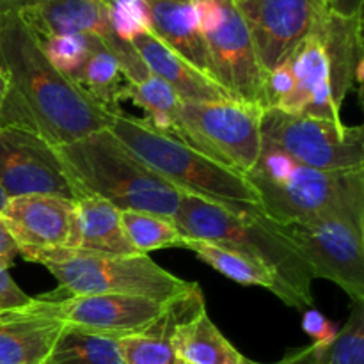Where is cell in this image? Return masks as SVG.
I'll return each mask as SVG.
<instances>
[{
	"label": "cell",
	"mask_w": 364,
	"mask_h": 364,
	"mask_svg": "<svg viewBox=\"0 0 364 364\" xmlns=\"http://www.w3.org/2000/svg\"><path fill=\"white\" fill-rule=\"evenodd\" d=\"M148 4L151 11V34L156 36L176 55L187 60L191 66L210 77L208 46L199 32L192 0L188 2L148 0Z\"/></svg>",
	"instance_id": "ffe728a7"
},
{
	"label": "cell",
	"mask_w": 364,
	"mask_h": 364,
	"mask_svg": "<svg viewBox=\"0 0 364 364\" xmlns=\"http://www.w3.org/2000/svg\"><path fill=\"white\" fill-rule=\"evenodd\" d=\"M272 228L299 252L315 279L331 281L352 302H364V223L322 217L304 223H272Z\"/></svg>",
	"instance_id": "ba28073f"
},
{
	"label": "cell",
	"mask_w": 364,
	"mask_h": 364,
	"mask_svg": "<svg viewBox=\"0 0 364 364\" xmlns=\"http://www.w3.org/2000/svg\"><path fill=\"white\" fill-rule=\"evenodd\" d=\"M0 68L7 77L2 127L31 130L52 146L109 127L112 116L52 66L18 11L0 13Z\"/></svg>",
	"instance_id": "6da1fadb"
},
{
	"label": "cell",
	"mask_w": 364,
	"mask_h": 364,
	"mask_svg": "<svg viewBox=\"0 0 364 364\" xmlns=\"http://www.w3.org/2000/svg\"><path fill=\"white\" fill-rule=\"evenodd\" d=\"M315 354L316 348L315 345H308V347L297 348V350H291L276 364H315Z\"/></svg>",
	"instance_id": "836d02e7"
},
{
	"label": "cell",
	"mask_w": 364,
	"mask_h": 364,
	"mask_svg": "<svg viewBox=\"0 0 364 364\" xmlns=\"http://www.w3.org/2000/svg\"><path fill=\"white\" fill-rule=\"evenodd\" d=\"M174 354L187 364H244L245 359L217 329L206 309L178 327Z\"/></svg>",
	"instance_id": "7402d4cb"
},
{
	"label": "cell",
	"mask_w": 364,
	"mask_h": 364,
	"mask_svg": "<svg viewBox=\"0 0 364 364\" xmlns=\"http://www.w3.org/2000/svg\"><path fill=\"white\" fill-rule=\"evenodd\" d=\"M124 100H132L135 105H139L148 114L144 121L149 127L162 134L174 135V128H176L174 127V114H176L180 98L166 82L160 80L155 75L146 78L141 84L124 82L119 92V102H124Z\"/></svg>",
	"instance_id": "4316f807"
},
{
	"label": "cell",
	"mask_w": 364,
	"mask_h": 364,
	"mask_svg": "<svg viewBox=\"0 0 364 364\" xmlns=\"http://www.w3.org/2000/svg\"><path fill=\"white\" fill-rule=\"evenodd\" d=\"M18 256H20V247H18L16 240L9 233L2 215H0V265L9 269V267H13L14 259Z\"/></svg>",
	"instance_id": "d6a6232c"
},
{
	"label": "cell",
	"mask_w": 364,
	"mask_h": 364,
	"mask_svg": "<svg viewBox=\"0 0 364 364\" xmlns=\"http://www.w3.org/2000/svg\"><path fill=\"white\" fill-rule=\"evenodd\" d=\"M20 256L45 267L55 277L63 294L60 299L132 295L166 302L191 287L188 281L167 272L148 255H109L77 247H20Z\"/></svg>",
	"instance_id": "5b68a950"
},
{
	"label": "cell",
	"mask_w": 364,
	"mask_h": 364,
	"mask_svg": "<svg viewBox=\"0 0 364 364\" xmlns=\"http://www.w3.org/2000/svg\"><path fill=\"white\" fill-rule=\"evenodd\" d=\"M45 301L50 302L52 315L66 327L117 340L144 331L159 318L167 302L132 295H80Z\"/></svg>",
	"instance_id": "4fadbf2b"
},
{
	"label": "cell",
	"mask_w": 364,
	"mask_h": 364,
	"mask_svg": "<svg viewBox=\"0 0 364 364\" xmlns=\"http://www.w3.org/2000/svg\"><path fill=\"white\" fill-rule=\"evenodd\" d=\"M176 364H187V363H183V361H180V359H178ZM244 364H263V363H258V361H251V359H247V358H245V359H244Z\"/></svg>",
	"instance_id": "f35d334b"
},
{
	"label": "cell",
	"mask_w": 364,
	"mask_h": 364,
	"mask_svg": "<svg viewBox=\"0 0 364 364\" xmlns=\"http://www.w3.org/2000/svg\"><path fill=\"white\" fill-rule=\"evenodd\" d=\"M262 137L302 166L322 171L364 169L363 127L267 109Z\"/></svg>",
	"instance_id": "9c48e42d"
},
{
	"label": "cell",
	"mask_w": 364,
	"mask_h": 364,
	"mask_svg": "<svg viewBox=\"0 0 364 364\" xmlns=\"http://www.w3.org/2000/svg\"><path fill=\"white\" fill-rule=\"evenodd\" d=\"M71 247L109 255H139L121 226V210L96 196H84L75 201Z\"/></svg>",
	"instance_id": "44dd1931"
},
{
	"label": "cell",
	"mask_w": 364,
	"mask_h": 364,
	"mask_svg": "<svg viewBox=\"0 0 364 364\" xmlns=\"http://www.w3.org/2000/svg\"><path fill=\"white\" fill-rule=\"evenodd\" d=\"M77 199L96 196L117 210L149 212L173 219L181 192L153 173L109 128L55 146Z\"/></svg>",
	"instance_id": "277c9868"
},
{
	"label": "cell",
	"mask_w": 364,
	"mask_h": 364,
	"mask_svg": "<svg viewBox=\"0 0 364 364\" xmlns=\"http://www.w3.org/2000/svg\"><path fill=\"white\" fill-rule=\"evenodd\" d=\"M107 128L181 194L198 196L217 205L259 206L258 194L245 174L196 151L174 135L155 130L144 119L117 114L110 117Z\"/></svg>",
	"instance_id": "8992f818"
},
{
	"label": "cell",
	"mask_w": 364,
	"mask_h": 364,
	"mask_svg": "<svg viewBox=\"0 0 364 364\" xmlns=\"http://www.w3.org/2000/svg\"><path fill=\"white\" fill-rule=\"evenodd\" d=\"M7 201H9V198L6 196V192L2 191V187H0V212L4 210V206L7 205Z\"/></svg>",
	"instance_id": "74e56055"
},
{
	"label": "cell",
	"mask_w": 364,
	"mask_h": 364,
	"mask_svg": "<svg viewBox=\"0 0 364 364\" xmlns=\"http://www.w3.org/2000/svg\"><path fill=\"white\" fill-rule=\"evenodd\" d=\"M18 247H71L75 201L59 196L11 198L0 212Z\"/></svg>",
	"instance_id": "5bb4252c"
},
{
	"label": "cell",
	"mask_w": 364,
	"mask_h": 364,
	"mask_svg": "<svg viewBox=\"0 0 364 364\" xmlns=\"http://www.w3.org/2000/svg\"><path fill=\"white\" fill-rule=\"evenodd\" d=\"M318 34L329 60L333 98L341 109L348 91L363 84V11L350 16L327 11Z\"/></svg>",
	"instance_id": "ac0fdd59"
},
{
	"label": "cell",
	"mask_w": 364,
	"mask_h": 364,
	"mask_svg": "<svg viewBox=\"0 0 364 364\" xmlns=\"http://www.w3.org/2000/svg\"><path fill=\"white\" fill-rule=\"evenodd\" d=\"M259 208L276 224L322 217L364 223V169L322 171L302 166L263 141L256 166L245 174Z\"/></svg>",
	"instance_id": "3957f363"
},
{
	"label": "cell",
	"mask_w": 364,
	"mask_h": 364,
	"mask_svg": "<svg viewBox=\"0 0 364 364\" xmlns=\"http://www.w3.org/2000/svg\"><path fill=\"white\" fill-rule=\"evenodd\" d=\"M110 23L121 41L132 43L142 32H151V11L148 0H112Z\"/></svg>",
	"instance_id": "f546056e"
},
{
	"label": "cell",
	"mask_w": 364,
	"mask_h": 364,
	"mask_svg": "<svg viewBox=\"0 0 364 364\" xmlns=\"http://www.w3.org/2000/svg\"><path fill=\"white\" fill-rule=\"evenodd\" d=\"M262 116V107L235 100H180L174 114V137L215 162L247 174L263 148Z\"/></svg>",
	"instance_id": "52a82bcc"
},
{
	"label": "cell",
	"mask_w": 364,
	"mask_h": 364,
	"mask_svg": "<svg viewBox=\"0 0 364 364\" xmlns=\"http://www.w3.org/2000/svg\"><path fill=\"white\" fill-rule=\"evenodd\" d=\"M326 2L329 11L343 14V16H350L363 11V0H326Z\"/></svg>",
	"instance_id": "e575fe53"
},
{
	"label": "cell",
	"mask_w": 364,
	"mask_h": 364,
	"mask_svg": "<svg viewBox=\"0 0 364 364\" xmlns=\"http://www.w3.org/2000/svg\"><path fill=\"white\" fill-rule=\"evenodd\" d=\"M110 2H112V0H110Z\"/></svg>",
	"instance_id": "b9f144b4"
},
{
	"label": "cell",
	"mask_w": 364,
	"mask_h": 364,
	"mask_svg": "<svg viewBox=\"0 0 364 364\" xmlns=\"http://www.w3.org/2000/svg\"><path fill=\"white\" fill-rule=\"evenodd\" d=\"M71 80L110 116L123 114L119 107V92L124 85L119 63L103 43L95 46L87 60Z\"/></svg>",
	"instance_id": "cb8c5ba5"
},
{
	"label": "cell",
	"mask_w": 364,
	"mask_h": 364,
	"mask_svg": "<svg viewBox=\"0 0 364 364\" xmlns=\"http://www.w3.org/2000/svg\"><path fill=\"white\" fill-rule=\"evenodd\" d=\"M6 92H7V77L4 73V70L0 68V107H2L4 98H6Z\"/></svg>",
	"instance_id": "8d00e7d4"
},
{
	"label": "cell",
	"mask_w": 364,
	"mask_h": 364,
	"mask_svg": "<svg viewBox=\"0 0 364 364\" xmlns=\"http://www.w3.org/2000/svg\"><path fill=\"white\" fill-rule=\"evenodd\" d=\"M34 301V297H28L11 277L9 269L0 265V311L13 308H23Z\"/></svg>",
	"instance_id": "1f68e13d"
},
{
	"label": "cell",
	"mask_w": 364,
	"mask_h": 364,
	"mask_svg": "<svg viewBox=\"0 0 364 364\" xmlns=\"http://www.w3.org/2000/svg\"><path fill=\"white\" fill-rule=\"evenodd\" d=\"M36 39L52 66L70 78H73L80 71L89 53L95 50L96 45L102 43L92 36L84 34H57Z\"/></svg>",
	"instance_id": "f1b7e54d"
},
{
	"label": "cell",
	"mask_w": 364,
	"mask_h": 364,
	"mask_svg": "<svg viewBox=\"0 0 364 364\" xmlns=\"http://www.w3.org/2000/svg\"><path fill=\"white\" fill-rule=\"evenodd\" d=\"M100 2H105V4H110V0H100Z\"/></svg>",
	"instance_id": "60d3db41"
},
{
	"label": "cell",
	"mask_w": 364,
	"mask_h": 364,
	"mask_svg": "<svg viewBox=\"0 0 364 364\" xmlns=\"http://www.w3.org/2000/svg\"><path fill=\"white\" fill-rule=\"evenodd\" d=\"M302 329L308 336L313 338V345L316 347H326L327 343L334 340L338 329L316 309H306L302 315Z\"/></svg>",
	"instance_id": "4dcf8cb0"
},
{
	"label": "cell",
	"mask_w": 364,
	"mask_h": 364,
	"mask_svg": "<svg viewBox=\"0 0 364 364\" xmlns=\"http://www.w3.org/2000/svg\"><path fill=\"white\" fill-rule=\"evenodd\" d=\"M164 2H188V0H164Z\"/></svg>",
	"instance_id": "ab89813d"
},
{
	"label": "cell",
	"mask_w": 364,
	"mask_h": 364,
	"mask_svg": "<svg viewBox=\"0 0 364 364\" xmlns=\"http://www.w3.org/2000/svg\"><path fill=\"white\" fill-rule=\"evenodd\" d=\"M206 309L198 283L166 302L162 313L144 331L117 340L123 364H176L174 334L178 327Z\"/></svg>",
	"instance_id": "e0dca14e"
},
{
	"label": "cell",
	"mask_w": 364,
	"mask_h": 364,
	"mask_svg": "<svg viewBox=\"0 0 364 364\" xmlns=\"http://www.w3.org/2000/svg\"><path fill=\"white\" fill-rule=\"evenodd\" d=\"M121 226L127 240L139 255H148L156 249L183 247L187 240L174 219L156 213L121 210Z\"/></svg>",
	"instance_id": "484cf974"
},
{
	"label": "cell",
	"mask_w": 364,
	"mask_h": 364,
	"mask_svg": "<svg viewBox=\"0 0 364 364\" xmlns=\"http://www.w3.org/2000/svg\"><path fill=\"white\" fill-rule=\"evenodd\" d=\"M183 249L194 252L201 262H205L213 270L226 276L228 279L244 284V287L265 288V290L272 291L276 297L283 301V290H281V284L276 279V276L270 270L263 269L262 265L252 262V259L245 258L240 252L220 247V245L212 244V242L196 240V238H187Z\"/></svg>",
	"instance_id": "603a6c76"
},
{
	"label": "cell",
	"mask_w": 364,
	"mask_h": 364,
	"mask_svg": "<svg viewBox=\"0 0 364 364\" xmlns=\"http://www.w3.org/2000/svg\"><path fill=\"white\" fill-rule=\"evenodd\" d=\"M64 323L52 315L50 302L0 311V364H45Z\"/></svg>",
	"instance_id": "9a60e30c"
},
{
	"label": "cell",
	"mask_w": 364,
	"mask_h": 364,
	"mask_svg": "<svg viewBox=\"0 0 364 364\" xmlns=\"http://www.w3.org/2000/svg\"><path fill=\"white\" fill-rule=\"evenodd\" d=\"M0 187L9 199L43 194L77 201L55 146L20 127L0 124Z\"/></svg>",
	"instance_id": "7c38bea8"
},
{
	"label": "cell",
	"mask_w": 364,
	"mask_h": 364,
	"mask_svg": "<svg viewBox=\"0 0 364 364\" xmlns=\"http://www.w3.org/2000/svg\"><path fill=\"white\" fill-rule=\"evenodd\" d=\"M288 63L294 73V89L277 110L341 121L340 107L333 98L329 60L320 39L318 27L294 50Z\"/></svg>",
	"instance_id": "2e32d148"
},
{
	"label": "cell",
	"mask_w": 364,
	"mask_h": 364,
	"mask_svg": "<svg viewBox=\"0 0 364 364\" xmlns=\"http://www.w3.org/2000/svg\"><path fill=\"white\" fill-rule=\"evenodd\" d=\"M249 28L263 70L283 64L322 23L326 0H233Z\"/></svg>",
	"instance_id": "8fae6325"
},
{
	"label": "cell",
	"mask_w": 364,
	"mask_h": 364,
	"mask_svg": "<svg viewBox=\"0 0 364 364\" xmlns=\"http://www.w3.org/2000/svg\"><path fill=\"white\" fill-rule=\"evenodd\" d=\"M32 2H36V0H0V13L2 11H18Z\"/></svg>",
	"instance_id": "d590c367"
},
{
	"label": "cell",
	"mask_w": 364,
	"mask_h": 364,
	"mask_svg": "<svg viewBox=\"0 0 364 364\" xmlns=\"http://www.w3.org/2000/svg\"><path fill=\"white\" fill-rule=\"evenodd\" d=\"M149 73L166 82L181 102H220L231 100L223 87L203 75L180 55L167 48L151 32H142L132 41Z\"/></svg>",
	"instance_id": "d6986e66"
},
{
	"label": "cell",
	"mask_w": 364,
	"mask_h": 364,
	"mask_svg": "<svg viewBox=\"0 0 364 364\" xmlns=\"http://www.w3.org/2000/svg\"><path fill=\"white\" fill-rule=\"evenodd\" d=\"M315 348V364H364V302H352L343 329L326 347Z\"/></svg>",
	"instance_id": "83f0119b"
},
{
	"label": "cell",
	"mask_w": 364,
	"mask_h": 364,
	"mask_svg": "<svg viewBox=\"0 0 364 364\" xmlns=\"http://www.w3.org/2000/svg\"><path fill=\"white\" fill-rule=\"evenodd\" d=\"M223 18L206 32L210 77L231 100L265 110V77L249 28L233 0H220Z\"/></svg>",
	"instance_id": "30bf717a"
},
{
	"label": "cell",
	"mask_w": 364,
	"mask_h": 364,
	"mask_svg": "<svg viewBox=\"0 0 364 364\" xmlns=\"http://www.w3.org/2000/svg\"><path fill=\"white\" fill-rule=\"evenodd\" d=\"M173 219L187 238L237 251L270 270L279 281L284 304L299 309L313 308L315 277L311 270L274 230L258 205H217L198 196L181 194Z\"/></svg>",
	"instance_id": "7a4b0ae2"
},
{
	"label": "cell",
	"mask_w": 364,
	"mask_h": 364,
	"mask_svg": "<svg viewBox=\"0 0 364 364\" xmlns=\"http://www.w3.org/2000/svg\"><path fill=\"white\" fill-rule=\"evenodd\" d=\"M45 364H123L117 338L64 326Z\"/></svg>",
	"instance_id": "d4e9b609"
}]
</instances>
